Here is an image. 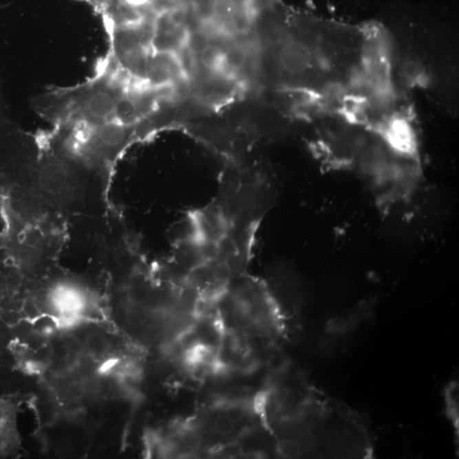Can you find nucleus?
Masks as SVG:
<instances>
[{
  "label": "nucleus",
  "instance_id": "obj_1",
  "mask_svg": "<svg viewBox=\"0 0 459 459\" xmlns=\"http://www.w3.org/2000/svg\"><path fill=\"white\" fill-rule=\"evenodd\" d=\"M263 407L281 458L373 456L367 419L286 366L263 389Z\"/></svg>",
  "mask_w": 459,
  "mask_h": 459
},
{
  "label": "nucleus",
  "instance_id": "obj_2",
  "mask_svg": "<svg viewBox=\"0 0 459 459\" xmlns=\"http://www.w3.org/2000/svg\"><path fill=\"white\" fill-rule=\"evenodd\" d=\"M215 402L151 436L153 450L162 456H237L249 437L275 439L264 414L262 392L252 399Z\"/></svg>",
  "mask_w": 459,
  "mask_h": 459
},
{
  "label": "nucleus",
  "instance_id": "obj_3",
  "mask_svg": "<svg viewBox=\"0 0 459 459\" xmlns=\"http://www.w3.org/2000/svg\"><path fill=\"white\" fill-rule=\"evenodd\" d=\"M224 342L234 355L270 357L286 334L280 307L266 285L239 274L214 299Z\"/></svg>",
  "mask_w": 459,
  "mask_h": 459
},
{
  "label": "nucleus",
  "instance_id": "obj_4",
  "mask_svg": "<svg viewBox=\"0 0 459 459\" xmlns=\"http://www.w3.org/2000/svg\"><path fill=\"white\" fill-rule=\"evenodd\" d=\"M50 310L58 321L71 324L83 319L89 312L90 301L88 295L72 284H59L49 296Z\"/></svg>",
  "mask_w": 459,
  "mask_h": 459
}]
</instances>
